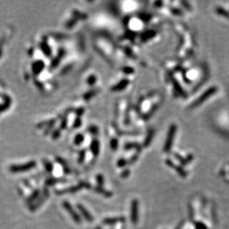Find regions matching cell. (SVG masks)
I'll return each mask as SVG.
<instances>
[{
  "label": "cell",
  "mask_w": 229,
  "mask_h": 229,
  "mask_svg": "<svg viewBox=\"0 0 229 229\" xmlns=\"http://www.w3.org/2000/svg\"><path fill=\"white\" fill-rule=\"evenodd\" d=\"M36 166V162L31 161L21 165H14L10 167V171L12 173H23L31 170Z\"/></svg>",
  "instance_id": "6da1fadb"
},
{
  "label": "cell",
  "mask_w": 229,
  "mask_h": 229,
  "mask_svg": "<svg viewBox=\"0 0 229 229\" xmlns=\"http://www.w3.org/2000/svg\"><path fill=\"white\" fill-rule=\"evenodd\" d=\"M63 207H64L65 209L68 211V213L69 214V215L72 217L73 220L74 221L77 223H80L81 222V217L79 215L78 213L74 210V208H73V206L68 201H64L62 203Z\"/></svg>",
  "instance_id": "7a4b0ae2"
},
{
  "label": "cell",
  "mask_w": 229,
  "mask_h": 229,
  "mask_svg": "<svg viewBox=\"0 0 229 229\" xmlns=\"http://www.w3.org/2000/svg\"><path fill=\"white\" fill-rule=\"evenodd\" d=\"M89 187V185L87 184L85 182H81L78 185L72 186V187L64 189V190L60 191H58V194H65V193H74V192H77L78 191H80V189L83 188Z\"/></svg>",
  "instance_id": "3957f363"
},
{
  "label": "cell",
  "mask_w": 229,
  "mask_h": 229,
  "mask_svg": "<svg viewBox=\"0 0 229 229\" xmlns=\"http://www.w3.org/2000/svg\"><path fill=\"white\" fill-rule=\"evenodd\" d=\"M77 208H78V210L80 211V214H82V216H83V217H84V219H85L86 221H88V222H93L94 221V218H93L92 215L91 214V213L89 212V211H88V210L86 209V208H85L83 205L79 204L77 205Z\"/></svg>",
  "instance_id": "277c9868"
},
{
  "label": "cell",
  "mask_w": 229,
  "mask_h": 229,
  "mask_svg": "<svg viewBox=\"0 0 229 229\" xmlns=\"http://www.w3.org/2000/svg\"><path fill=\"white\" fill-rule=\"evenodd\" d=\"M122 218L121 217H113V218H107L103 220L104 224H107V225H112V224H115L116 222H119L120 221H122Z\"/></svg>",
  "instance_id": "5b68a950"
},
{
  "label": "cell",
  "mask_w": 229,
  "mask_h": 229,
  "mask_svg": "<svg viewBox=\"0 0 229 229\" xmlns=\"http://www.w3.org/2000/svg\"><path fill=\"white\" fill-rule=\"evenodd\" d=\"M39 194H40V191H39V190L34 191L32 193V194H31V195L28 197V200H27V203H34L36 200H37Z\"/></svg>",
  "instance_id": "8992f818"
},
{
  "label": "cell",
  "mask_w": 229,
  "mask_h": 229,
  "mask_svg": "<svg viewBox=\"0 0 229 229\" xmlns=\"http://www.w3.org/2000/svg\"><path fill=\"white\" fill-rule=\"evenodd\" d=\"M95 191L97 192H98L99 194H102L104 197H111V195H112V194L110 193V191H108L105 190V189H104L102 187H99V186H98V187H97L95 188Z\"/></svg>",
  "instance_id": "52a82bcc"
},
{
  "label": "cell",
  "mask_w": 229,
  "mask_h": 229,
  "mask_svg": "<svg viewBox=\"0 0 229 229\" xmlns=\"http://www.w3.org/2000/svg\"><path fill=\"white\" fill-rule=\"evenodd\" d=\"M137 203L135 202H134L132 204V210H131V217H132V220L135 221L137 218Z\"/></svg>",
  "instance_id": "ba28073f"
},
{
  "label": "cell",
  "mask_w": 229,
  "mask_h": 229,
  "mask_svg": "<svg viewBox=\"0 0 229 229\" xmlns=\"http://www.w3.org/2000/svg\"><path fill=\"white\" fill-rule=\"evenodd\" d=\"M97 182L99 187H102L104 184V176L102 174H99L97 176Z\"/></svg>",
  "instance_id": "9c48e42d"
},
{
  "label": "cell",
  "mask_w": 229,
  "mask_h": 229,
  "mask_svg": "<svg viewBox=\"0 0 229 229\" xmlns=\"http://www.w3.org/2000/svg\"><path fill=\"white\" fill-rule=\"evenodd\" d=\"M44 165H45V169H46L48 172L52 171V170H53V165H52V164L50 163L49 161L45 160V162H44Z\"/></svg>",
  "instance_id": "30bf717a"
}]
</instances>
